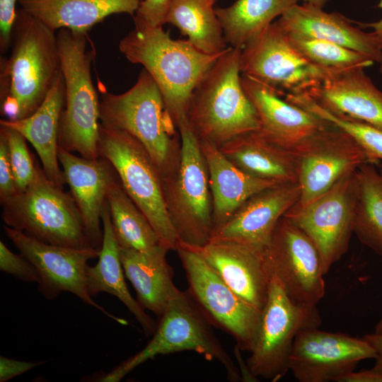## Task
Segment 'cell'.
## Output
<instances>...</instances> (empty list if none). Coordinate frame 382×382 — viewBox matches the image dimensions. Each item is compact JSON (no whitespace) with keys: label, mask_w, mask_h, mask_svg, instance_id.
<instances>
[{"label":"cell","mask_w":382,"mask_h":382,"mask_svg":"<svg viewBox=\"0 0 382 382\" xmlns=\"http://www.w3.org/2000/svg\"><path fill=\"white\" fill-rule=\"evenodd\" d=\"M65 87L62 70L40 107L18 120H1L0 125L20 132L34 147L47 177L60 187L66 183L58 158L59 128L64 106Z\"/></svg>","instance_id":"cb8c5ba5"},{"label":"cell","mask_w":382,"mask_h":382,"mask_svg":"<svg viewBox=\"0 0 382 382\" xmlns=\"http://www.w3.org/2000/svg\"><path fill=\"white\" fill-rule=\"evenodd\" d=\"M18 0H0V49L4 53L11 43V35L17 10Z\"/></svg>","instance_id":"ab89813d"},{"label":"cell","mask_w":382,"mask_h":382,"mask_svg":"<svg viewBox=\"0 0 382 382\" xmlns=\"http://www.w3.org/2000/svg\"><path fill=\"white\" fill-rule=\"evenodd\" d=\"M375 357L376 351L364 337L308 328L296 336L289 371L299 382H336L361 361Z\"/></svg>","instance_id":"e0dca14e"},{"label":"cell","mask_w":382,"mask_h":382,"mask_svg":"<svg viewBox=\"0 0 382 382\" xmlns=\"http://www.w3.org/2000/svg\"><path fill=\"white\" fill-rule=\"evenodd\" d=\"M106 201L120 248L144 250L161 243L157 233L125 192L118 176L108 189Z\"/></svg>","instance_id":"d6a6232c"},{"label":"cell","mask_w":382,"mask_h":382,"mask_svg":"<svg viewBox=\"0 0 382 382\" xmlns=\"http://www.w3.org/2000/svg\"><path fill=\"white\" fill-rule=\"evenodd\" d=\"M180 135V163L177 173L162 178L167 211L180 244L199 247L213 231L212 197L207 163L200 144L183 121Z\"/></svg>","instance_id":"ba28073f"},{"label":"cell","mask_w":382,"mask_h":382,"mask_svg":"<svg viewBox=\"0 0 382 382\" xmlns=\"http://www.w3.org/2000/svg\"><path fill=\"white\" fill-rule=\"evenodd\" d=\"M58 158L90 244L100 249L103 238L100 228L102 211L108 189L117 175L110 163L102 156L96 159L79 157L59 146Z\"/></svg>","instance_id":"44dd1931"},{"label":"cell","mask_w":382,"mask_h":382,"mask_svg":"<svg viewBox=\"0 0 382 382\" xmlns=\"http://www.w3.org/2000/svg\"><path fill=\"white\" fill-rule=\"evenodd\" d=\"M45 361L37 362L18 361L3 356L0 357V381L5 382L13 377L24 374Z\"/></svg>","instance_id":"60d3db41"},{"label":"cell","mask_w":382,"mask_h":382,"mask_svg":"<svg viewBox=\"0 0 382 382\" xmlns=\"http://www.w3.org/2000/svg\"><path fill=\"white\" fill-rule=\"evenodd\" d=\"M142 0H18L25 12L55 32L66 28L87 33L116 13H136Z\"/></svg>","instance_id":"4316f807"},{"label":"cell","mask_w":382,"mask_h":382,"mask_svg":"<svg viewBox=\"0 0 382 382\" xmlns=\"http://www.w3.org/2000/svg\"><path fill=\"white\" fill-rule=\"evenodd\" d=\"M0 270L24 282L38 283L39 281L37 272L32 263L21 254L18 255L13 253L1 241Z\"/></svg>","instance_id":"8d00e7d4"},{"label":"cell","mask_w":382,"mask_h":382,"mask_svg":"<svg viewBox=\"0 0 382 382\" xmlns=\"http://www.w3.org/2000/svg\"><path fill=\"white\" fill-rule=\"evenodd\" d=\"M134 28L120 42L119 50L133 64H141L158 87L177 128L187 120L192 91L225 51L207 54L187 40H173L163 26L134 18Z\"/></svg>","instance_id":"7a4b0ae2"},{"label":"cell","mask_w":382,"mask_h":382,"mask_svg":"<svg viewBox=\"0 0 382 382\" xmlns=\"http://www.w3.org/2000/svg\"><path fill=\"white\" fill-rule=\"evenodd\" d=\"M299 0H237L215 8L224 35L231 47L242 49L260 35L277 16Z\"/></svg>","instance_id":"4dcf8cb0"},{"label":"cell","mask_w":382,"mask_h":382,"mask_svg":"<svg viewBox=\"0 0 382 382\" xmlns=\"http://www.w3.org/2000/svg\"><path fill=\"white\" fill-rule=\"evenodd\" d=\"M263 253L272 274L290 299L316 307L325 294V274L320 253L310 238L283 216Z\"/></svg>","instance_id":"9a60e30c"},{"label":"cell","mask_w":382,"mask_h":382,"mask_svg":"<svg viewBox=\"0 0 382 382\" xmlns=\"http://www.w3.org/2000/svg\"><path fill=\"white\" fill-rule=\"evenodd\" d=\"M98 150L112 166L124 190L146 216L161 243L176 251L180 241L167 211L161 175L146 149L127 132L100 123Z\"/></svg>","instance_id":"9c48e42d"},{"label":"cell","mask_w":382,"mask_h":382,"mask_svg":"<svg viewBox=\"0 0 382 382\" xmlns=\"http://www.w3.org/2000/svg\"><path fill=\"white\" fill-rule=\"evenodd\" d=\"M276 21L286 33L335 42L369 56L378 64L382 60V49L373 32L352 25L340 13H328L307 3L296 4Z\"/></svg>","instance_id":"7402d4cb"},{"label":"cell","mask_w":382,"mask_h":382,"mask_svg":"<svg viewBox=\"0 0 382 382\" xmlns=\"http://www.w3.org/2000/svg\"><path fill=\"white\" fill-rule=\"evenodd\" d=\"M4 231L21 254L36 269L39 276L38 289L47 299H53L61 292L69 291L111 319L125 324L124 320L96 303L88 292L87 263L89 260L98 257L99 248L48 244L6 225Z\"/></svg>","instance_id":"2e32d148"},{"label":"cell","mask_w":382,"mask_h":382,"mask_svg":"<svg viewBox=\"0 0 382 382\" xmlns=\"http://www.w3.org/2000/svg\"><path fill=\"white\" fill-rule=\"evenodd\" d=\"M0 129L4 131L7 138L17 192H23L34 181L37 173V163L33 161L26 139L20 132L4 126H1Z\"/></svg>","instance_id":"d590c367"},{"label":"cell","mask_w":382,"mask_h":382,"mask_svg":"<svg viewBox=\"0 0 382 382\" xmlns=\"http://www.w3.org/2000/svg\"><path fill=\"white\" fill-rule=\"evenodd\" d=\"M241 83L257 110L260 120L257 132L284 149L291 151L330 125L242 74Z\"/></svg>","instance_id":"ffe728a7"},{"label":"cell","mask_w":382,"mask_h":382,"mask_svg":"<svg viewBox=\"0 0 382 382\" xmlns=\"http://www.w3.org/2000/svg\"><path fill=\"white\" fill-rule=\"evenodd\" d=\"M0 201L6 226L48 244L92 247L71 193L51 181L38 163L28 187Z\"/></svg>","instance_id":"8992f818"},{"label":"cell","mask_w":382,"mask_h":382,"mask_svg":"<svg viewBox=\"0 0 382 382\" xmlns=\"http://www.w3.org/2000/svg\"><path fill=\"white\" fill-rule=\"evenodd\" d=\"M176 251L185 272L190 296L211 324L231 335L238 349L250 353L262 310L238 296L197 252L182 244Z\"/></svg>","instance_id":"8fae6325"},{"label":"cell","mask_w":382,"mask_h":382,"mask_svg":"<svg viewBox=\"0 0 382 382\" xmlns=\"http://www.w3.org/2000/svg\"><path fill=\"white\" fill-rule=\"evenodd\" d=\"M363 337L376 351L375 364L372 369L382 374V333L366 334Z\"/></svg>","instance_id":"7bdbcfd3"},{"label":"cell","mask_w":382,"mask_h":382,"mask_svg":"<svg viewBox=\"0 0 382 382\" xmlns=\"http://www.w3.org/2000/svg\"><path fill=\"white\" fill-rule=\"evenodd\" d=\"M336 382H382V374L372 368L359 371L354 370L339 378Z\"/></svg>","instance_id":"b9f144b4"},{"label":"cell","mask_w":382,"mask_h":382,"mask_svg":"<svg viewBox=\"0 0 382 382\" xmlns=\"http://www.w3.org/2000/svg\"><path fill=\"white\" fill-rule=\"evenodd\" d=\"M291 151L301 188L295 208L308 204L360 166L369 163L357 142L332 124Z\"/></svg>","instance_id":"5bb4252c"},{"label":"cell","mask_w":382,"mask_h":382,"mask_svg":"<svg viewBox=\"0 0 382 382\" xmlns=\"http://www.w3.org/2000/svg\"><path fill=\"white\" fill-rule=\"evenodd\" d=\"M321 323L316 307L292 301L272 274L256 339L247 360L250 376L272 382L281 379L289 371V358L297 334L305 328H318Z\"/></svg>","instance_id":"30bf717a"},{"label":"cell","mask_w":382,"mask_h":382,"mask_svg":"<svg viewBox=\"0 0 382 382\" xmlns=\"http://www.w3.org/2000/svg\"><path fill=\"white\" fill-rule=\"evenodd\" d=\"M379 71L380 73L382 74V60L381 61V62L379 63Z\"/></svg>","instance_id":"7dc6e473"},{"label":"cell","mask_w":382,"mask_h":382,"mask_svg":"<svg viewBox=\"0 0 382 382\" xmlns=\"http://www.w3.org/2000/svg\"><path fill=\"white\" fill-rule=\"evenodd\" d=\"M378 8H382V0L379 2V4L377 5ZM359 24V27L361 28H372L374 30L373 33L375 35L376 38L378 39L381 47L382 49V19H381L378 21L373 22V23H357Z\"/></svg>","instance_id":"ee69618b"},{"label":"cell","mask_w":382,"mask_h":382,"mask_svg":"<svg viewBox=\"0 0 382 382\" xmlns=\"http://www.w3.org/2000/svg\"><path fill=\"white\" fill-rule=\"evenodd\" d=\"M298 183L279 184L258 192L248 198L209 241L238 243L264 250L286 212L299 201Z\"/></svg>","instance_id":"ac0fdd59"},{"label":"cell","mask_w":382,"mask_h":382,"mask_svg":"<svg viewBox=\"0 0 382 382\" xmlns=\"http://www.w3.org/2000/svg\"><path fill=\"white\" fill-rule=\"evenodd\" d=\"M99 112L103 125L125 131L143 145L162 178L177 173L180 163V135L147 71L144 69L135 84L123 93L103 91Z\"/></svg>","instance_id":"277c9868"},{"label":"cell","mask_w":382,"mask_h":382,"mask_svg":"<svg viewBox=\"0 0 382 382\" xmlns=\"http://www.w3.org/2000/svg\"><path fill=\"white\" fill-rule=\"evenodd\" d=\"M374 332L382 333V318L376 325Z\"/></svg>","instance_id":"bcb514c9"},{"label":"cell","mask_w":382,"mask_h":382,"mask_svg":"<svg viewBox=\"0 0 382 382\" xmlns=\"http://www.w3.org/2000/svg\"><path fill=\"white\" fill-rule=\"evenodd\" d=\"M55 32L22 8L17 10L8 59H1V112L8 120L31 115L61 71Z\"/></svg>","instance_id":"6da1fadb"},{"label":"cell","mask_w":382,"mask_h":382,"mask_svg":"<svg viewBox=\"0 0 382 382\" xmlns=\"http://www.w3.org/2000/svg\"><path fill=\"white\" fill-rule=\"evenodd\" d=\"M217 0H169L165 23L176 27L187 40L207 54L228 47L214 4Z\"/></svg>","instance_id":"f546056e"},{"label":"cell","mask_w":382,"mask_h":382,"mask_svg":"<svg viewBox=\"0 0 382 382\" xmlns=\"http://www.w3.org/2000/svg\"><path fill=\"white\" fill-rule=\"evenodd\" d=\"M152 339L140 352L127 359L99 381L118 382L137 366L158 355L194 351L219 362L229 380L241 379L238 368L214 335L201 309L188 292L178 291L168 304Z\"/></svg>","instance_id":"52a82bcc"},{"label":"cell","mask_w":382,"mask_h":382,"mask_svg":"<svg viewBox=\"0 0 382 382\" xmlns=\"http://www.w3.org/2000/svg\"><path fill=\"white\" fill-rule=\"evenodd\" d=\"M382 161L365 163L355 171L354 233L382 257Z\"/></svg>","instance_id":"1f68e13d"},{"label":"cell","mask_w":382,"mask_h":382,"mask_svg":"<svg viewBox=\"0 0 382 382\" xmlns=\"http://www.w3.org/2000/svg\"><path fill=\"white\" fill-rule=\"evenodd\" d=\"M57 39L65 87L64 108L59 128V146L96 159L100 127V100L91 66L94 52L87 50V33L59 29Z\"/></svg>","instance_id":"5b68a950"},{"label":"cell","mask_w":382,"mask_h":382,"mask_svg":"<svg viewBox=\"0 0 382 382\" xmlns=\"http://www.w3.org/2000/svg\"><path fill=\"white\" fill-rule=\"evenodd\" d=\"M103 238L98 261L87 267L86 286L91 296L105 292L116 296L127 308L141 326L146 335L154 334L156 325L144 308L129 291L124 277L120 247L113 232L110 211L105 201L101 214Z\"/></svg>","instance_id":"f1b7e54d"},{"label":"cell","mask_w":382,"mask_h":382,"mask_svg":"<svg viewBox=\"0 0 382 382\" xmlns=\"http://www.w3.org/2000/svg\"><path fill=\"white\" fill-rule=\"evenodd\" d=\"M357 197L355 172L342 178L314 200L284 215L317 248L325 274L346 253L354 233Z\"/></svg>","instance_id":"4fadbf2b"},{"label":"cell","mask_w":382,"mask_h":382,"mask_svg":"<svg viewBox=\"0 0 382 382\" xmlns=\"http://www.w3.org/2000/svg\"><path fill=\"white\" fill-rule=\"evenodd\" d=\"M240 68L242 74L271 88L280 96L307 92L338 74L303 57L277 21L241 49Z\"/></svg>","instance_id":"7c38bea8"},{"label":"cell","mask_w":382,"mask_h":382,"mask_svg":"<svg viewBox=\"0 0 382 382\" xmlns=\"http://www.w3.org/2000/svg\"><path fill=\"white\" fill-rule=\"evenodd\" d=\"M209 177L213 231L223 226L248 198L277 184L253 176L230 161L219 148L199 141Z\"/></svg>","instance_id":"d4e9b609"},{"label":"cell","mask_w":382,"mask_h":382,"mask_svg":"<svg viewBox=\"0 0 382 382\" xmlns=\"http://www.w3.org/2000/svg\"><path fill=\"white\" fill-rule=\"evenodd\" d=\"M354 69L336 74L307 93L325 109L382 129V91Z\"/></svg>","instance_id":"603a6c76"},{"label":"cell","mask_w":382,"mask_h":382,"mask_svg":"<svg viewBox=\"0 0 382 382\" xmlns=\"http://www.w3.org/2000/svg\"><path fill=\"white\" fill-rule=\"evenodd\" d=\"M219 149L234 165L253 176L277 184L297 183L292 151L268 140L257 131L241 134Z\"/></svg>","instance_id":"83f0119b"},{"label":"cell","mask_w":382,"mask_h":382,"mask_svg":"<svg viewBox=\"0 0 382 382\" xmlns=\"http://www.w3.org/2000/svg\"><path fill=\"white\" fill-rule=\"evenodd\" d=\"M16 192L7 138L4 131L0 129V200Z\"/></svg>","instance_id":"74e56055"},{"label":"cell","mask_w":382,"mask_h":382,"mask_svg":"<svg viewBox=\"0 0 382 382\" xmlns=\"http://www.w3.org/2000/svg\"><path fill=\"white\" fill-rule=\"evenodd\" d=\"M241 52L228 47L192 91L187 121L199 141L220 148L260 128L257 110L241 83Z\"/></svg>","instance_id":"3957f363"},{"label":"cell","mask_w":382,"mask_h":382,"mask_svg":"<svg viewBox=\"0 0 382 382\" xmlns=\"http://www.w3.org/2000/svg\"><path fill=\"white\" fill-rule=\"evenodd\" d=\"M303 1V3H307L311 5H313L317 7L323 8L326 3L329 0H299Z\"/></svg>","instance_id":"f6af8a7d"},{"label":"cell","mask_w":382,"mask_h":382,"mask_svg":"<svg viewBox=\"0 0 382 382\" xmlns=\"http://www.w3.org/2000/svg\"><path fill=\"white\" fill-rule=\"evenodd\" d=\"M186 247L202 257L242 299L260 310L263 308L272 277L263 250L224 241H209L202 246Z\"/></svg>","instance_id":"d6986e66"},{"label":"cell","mask_w":382,"mask_h":382,"mask_svg":"<svg viewBox=\"0 0 382 382\" xmlns=\"http://www.w3.org/2000/svg\"><path fill=\"white\" fill-rule=\"evenodd\" d=\"M169 0H142L134 18L151 26H163Z\"/></svg>","instance_id":"f35d334b"},{"label":"cell","mask_w":382,"mask_h":382,"mask_svg":"<svg viewBox=\"0 0 382 382\" xmlns=\"http://www.w3.org/2000/svg\"><path fill=\"white\" fill-rule=\"evenodd\" d=\"M168 250L161 243L144 250L120 248L125 274L137 292L138 302L158 317L179 291L166 259Z\"/></svg>","instance_id":"484cf974"},{"label":"cell","mask_w":382,"mask_h":382,"mask_svg":"<svg viewBox=\"0 0 382 382\" xmlns=\"http://www.w3.org/2000/svg\"><path fill=\"white\" fill-rule=\"evenodd\" d=\"M284 99L347 132L366 152L369 163L382 161L381 129L335 114L319 105L306 93H287Z\"/></svg>","instance_id":"e575fe53"},{"label":"cell","mask_w":382,"mask_h":382,"mask_svg":"<svg viewBox=\"0 0 382 382\" xmlns=\"http://www.w3.org/2000/svg\"><path fill=\"white\" fill-rule=\"evenodd\" d=\"M284 33L291 45L303 57L312 64L335 74L354 69H365L375 62L369 56L335 42Z\"/></svg>","instance_id":"836d02e7"}]
</instances>
